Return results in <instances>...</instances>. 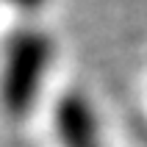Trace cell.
I'll use <instances>...</instances> for the list:
<instances>
[{
	"instance_id": "obj_2",
	"label": "cell",
	"mask_w": 147,
	"mask_h": 147,
	"mask_svg": "<svg viewBox=\"0 0 147 147\" xmlns=\"http://www.w3.org/2000/svg\"><path fill=\"white\" fill-rule=\"evenodd\" d=\"M56 133L61 147H97L94 111L81 94H64L56 106Z\"/></svg>"
},
{
	"instance_id": "obj_1",
	"label": "cell",
	"mask_w": 147,
	"mask_h": 147,
	"mask_svg": "<svg viewBox=\"0 0 147 147\" xmlns=\"http://www.w3.org/2000/svg\"><path fill=\"white\" fill-rule=\"evenodd\" d=\"M53 45L42 31H20L8 39L0 72V103L11 117H25L36 103Z\"/></svg>"
},
{
	"instance_id": "obj_3",
	"label": "cell",
	"mask_w": 147,
	"mask_h": 147,
	"mask_svg": "<svg viewBox=\"0 0 147 147\" xmlns=\"http://www.w3.org/2000/svg\"><path fill=\"white\" fill-rule=\"evenodd\" d=\"M8 3H14V6L22 8V11H33V8H39L45 0H8Z\"/></svg>"
}]
</instances>
